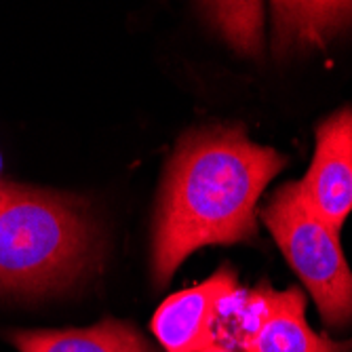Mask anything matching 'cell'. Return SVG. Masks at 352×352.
<instances>
[{
    "label": "cell",
    "instance_id": "4",
    "mask_svg": "<svg viewBox=\"0 0 352 352\" xmlns=\"http://www.w3.org/2000/svg\"><path fill=\"white\" fill-rule=\"evenodd\" d=\"M300 195L312 213L336 232L352 211V108L327 116L316 126V150Z\"/></svg>",
    "mask_w": 352,
    "mask_h": 352
},
{
    "label": "cell",
    "instance_id": "8",
    "mask_svg": "<svg viewBox=\"0 0 352 352\" xmlns=\"http://www.w3.org/2000/svg\"><path fill=\"white\" fill-rule=\"evenodd\" d=\"M280 300V292L262 283L255 289H232L223 296L213 310L211 321V338L213 344L243 352L262 327L270 321Z\"/></svg>",
    "mask_w": 352,
    "mask_h": 352
},
{
    "label": "cell",
    "instance_id": "9",
    "mask_svg": "<svg viewBox=\"0 0 352 352\" xmlns=\"http://www.w3.org/2000/svg\"><path fill=\"white\" fill-rule=\"evenodd\" d=\"M306 300L300 289L280 292L270 321L243 352H350L352 340L333 342L314 333L306 323Z\"/></svg>",
    "mask_w": 352,
    "mask_h": 352
},
{
    "label": "cell",
    "instance_id": "5",
    "mask_svg": "<svg viewBox=\"0 0 352 352\" xmlns=\"http://www.w3.org/2000/svg\"><path fill=\"white\" fill-rule=\"evenodd\" d=\"M236 287L232 268L221 266L205 283L167 298L152 318L154 336L167 352H199L211 346L215 304Z\"/></svg>",
    "mask_w": 352,
    "mask_h": 352
},
{
    "label": "cell",
    "instance_id": "7",
    "mask_svg": "<svg viewBox=\"0 0 352 352\" xmlns=\"http://www.w3.org/2000/svg\"><path fill=\"white\" fill-rule=\"evenodd\" d=\"M19 352H154L144 336L120 321L87 329H34L7 336Z\"/></svg>",
    "mask_w": 352,
    "mask_h": 352
},
{
    "label": "cell",
    "instance_id": "3",
    "mask_svg": "<svg viewBox=\"0 0 352 352\" xmlns=\"http://www.w3.org/2000/svg\"><path fill=\"white\" fill-rule=\"evenodd\" d=\"M262 217L287 262L312 294L325 325L346 329L352 323V272L340 232L310 211L298 182L280 186Z\"/></svg>",
    "mask_w": 352,
    "mask_h": 352
},
{
    "label": "cell",
    "instance_id": "11",
    "mask_svg": "<svg viewBox=\"0 0 352 352\" xmlns=\"http://www.w3.org/2000/svg\"><path fill=\"white\" fill-rule=\"evenodd\" d=\"M199 352H234V350H228V348H221L217 344H211V346H207V348H203Z\"/></svg>",
    "mask_w": 352,
    "mask_h": 352
},
{
    "label": "cell",
    "instance_id": "6",
    "mask_svg": "<svg viewBox=\"0 0 352 352\" xmlns=\"http://www.w3.org/2000/svg\"><path fill=\"white\" fill-rule=\"evenodd\" d=\"M278 55L323 47L352 28V3H272Z\"/></svg>",
    "mask_w": 352,
    "mask_h": 352
},
{
    "label": "cell",
    "instance_id": "1",
    "mask_svg": "<svg viewBox=\"0 0 352 352\" xmlns=\"http://www.w3.org/2000/svg\"><path fill=\"white\" fill-rule=\"evenodd\" d=\"M285 165L280 152L251 142L241 124L186 133L169 163L156 215V283H167L201 247L258 236V201Z\"/></svg>",
    "mask_w": 352,
    "mask_h": 352
},
{
    "label": "cell",
    "instance_id": "12",
    "mask_svg": "<svg viewBox=\"0 0 352 352\" xmlns=\"http://www.w3.org/2000/svg\"><path fill=\"white\" fill-rule=\"evenodd\" d=\"M5 184V179H3V154H0V186Z\"/></svg>",
    "mask_w": 352,
    "mask_h": 352
},
{
    "label": "cell",
    "instance_id": "2",
    "mask_svg": "<svg viewBox=\"0 0 352 352\" xmlns=\"http://www.w3.org/2000/svg\"><path fill=\"white\" fill-rule=\"evenodd\" d=\"M100 258L87 203L57 192L0 186V292L66 289Z\"/></svg>",
    "mask_w": 352,
    "mask_h": 352
},
{
    "label": "cell",
    "instance_id": "10",
    "mask_svg": "<svg viewBox=\"0 0 352 352\" xmlns=\"http://www.w3.org/2000/svg\"><path fill=\"white\" fill-rule=\"evenodd\" d=\"M203 9L219 30V34L236 51L247 55H260L264 43L262 3H207L203 5Z\"/></svg>",
    "mask_w": 352,
    "mask_h": 352
}]
</instances>
